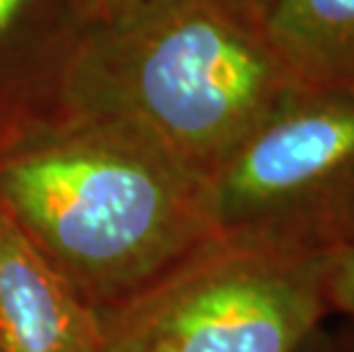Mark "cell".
<instances>
[{"label":"cell","mask_w":354,"mask_h":352,"mask_svg":"<svg viewBox=\"0 0 354 352\" xmlns=\"http://www.w3.org/2000/svg\"><path fill=\"white\" fill-rule=\"evenodd\" d=\"M233 3H236L243 12L250 14V17H254V14H256V7H259L261 0H233Z\"/></svg>","instance_id":"13"},{"label":"cell","mask_w":354,"mask_h":352,"mask_svg":"<svg viewBox=\"0 0 354 352\" xmlns=\"http://www.w3.org/2000/svg\"><path fill=\"white\" fill-rule=\"evenodd\" d=\"M26 3L28 0H0V37L14 24V19L21 14Z\"/></svg>","instance_id":"10"},{"label":"cell","mask_w":354,"mask_h":352,"mask_svg":"<svg viewBox=\"0 0 354 352\" xmlns=\"http://www.w3.org/2000/svg\"><path fill=\"white\" fill-rule=\"evenodd\" d=\"M299 92L233 0H135L96 24L69 71L82 119L133 133L203 185Z\"/></svg>","instance_id":"1"},{"label":"cell","mask_w":354,"mask_h":352,"mask_svg":"<svg viewBox=\"0 0 354 352\" xmlns=\"http://www.w3.org/2000/svg\"><path fill=\"white\" fill-rule=\"evenodd\" d=\"M334 346H336V352H354V332L348 329V332H345Z\"/></svg>","instance_id":"12"},{"label":"cell","mask_w":354,"mask_h":352,"mask_svg":"<svg viewBox=\"0 0 354 352\" xmlns=\"http://www.w3.org/2000/svg\"><path fill=\"white\" fill-rule=\"evenodd\" d=\"M0 204L85 302L133 299L215 234L206 185L87 119L0 160Z\"/></svg>","instance_id":"2"},{"label":"cell","mask_w":354,"mask_h":352,"mask_svg":"<svg viewBox=\"0 0 354 352\" xmlns=\"http://www.w3.org/2000/svg\"><path fill=\"white\" fill-rule=\"evenodd\" d=\"M325 293L329 313H345L354 320V250L327 254Z\"/></svg>","instance_id":"7"},{"label":"cell","mask_w":354,"mask_h":352,"mask_svg":"<svg viewBox=\"0 0 354 352\" xmlns=\"http://www.w3.org/2000/svg\"><path fill=\"white\" fill-rule=\"evenodd\" d=\"M105 352H167L160 343L147 339H110L105 341Z\"/></svg>","instance_id":"9"},{"label":"cell","mask_w":354,"mask_h":352,"mask_svg":"<svg viewBox=\"0 0 354 352\" xmlns=\"http://www.w3.org/2000/svg\"><path fill=\"white\" fill-rule=\"evenodd\" d=\"M297 352H336V346H334V341H329L327 336H322V332L318 329V332H315Z\"/></svg>","instance_id":"11"},{"label":"cell","mask_w":354,"mask_h":352,"mask_svg":"<svg viewBox=\"0 0 354 352\" xmlns=\"http://www.w3.org/2000/svg\"><path fill=\"white\" fill-rule=\"evenodd\" d=\"M215 231L354 250V94L299 92L206 185Z\"/></svg>","instance_id":"4"},{"label":"cell","mask_w":354,"mask_h":352,"mask_svg":"<svg viewBox=\"0 0 354 352\" xmlns=\"http://www.w3.org/2000/svg\"><path fill=\"white\" fill-rule=\"evenodd\" d=\"M254 19L304 92L354 94V0H261Z\"/></svg>","instance_id":"6"},{"label":"cell","mask_w":354,"mask_h":352,"mask_svg":"<svg viewBox=\"0 0 354 352\" xmlns=\"http://www.w3.org/2000/svg\"><path fill=\"white\" fill-rule=\"evenodd\" d=\"M133 3L135 0H73L80 17L87 21H94V24L108 21L110 17H115V14L126 10V7Z\"/></svg>","instance_id":"8"},{"label":"cell","mask_w":354,"mask_h":352,"mask_svg":"<svg viewBox=\"0 0 354 352\" xmlns=\"http://www.w3.org/2000/svg\"><path fill=\"white\" fill-rule=\"evenodd\" d=\"M0 352H105L89 302L3 211Z\"/></svg>","instance_id":"5"},{"label":"cell","mask_w":354,"mask_h":352,"mask_svg":"<svg viewBox=\"0 0 354 352\" xmlns=\"http://www.w3.org/2000/svg\"><path fill=\"white\" fill-rule=\"evenodd\" d=\"M327 254L215 231L131 299L110 339L167 352H297L329 313Z\"/></svg>","instance_id":"3"}]
</instances>
